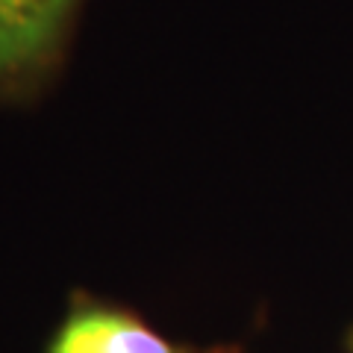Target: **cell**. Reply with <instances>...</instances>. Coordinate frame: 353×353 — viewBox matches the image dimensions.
<instances>
[{"instance_id": "obj_1", "label": "cell", "mask_w": 353, "mask_h": 353, "mask_svg": "<svg viewBox=\"0 0 353 353\" xmlns=\"http://www.w3.org/2000/svg\"><path fill=\"white\" fill-rule=\"evenodd\" d=\"M44 353H215L189 347L162 336L157 327L130 309L101 301L92 294H77L65 309L57 333Z\"/></svg>"}, {"instance_id": "obj_2", "label": "cell", "mask_w": 353, "mask_h": 353, "mask_svg": "<svg viewBox=\"0 0 353 353\" xmlns=\"http://www.w3.org/2000/svg\"><path fill=\"white\" fill-rule=\"evenodd\" d=\"M77 0H0V85L32 80L57 57Z\"/></svg>"}, {"instance_id": "obj_3", "label": "cell", "mask_w": 353, "mask_h": 353, "mask_svg": "<svg viewBox=\"0 0 353 353\" xmlns=\"http://www.w3.org/2000/svg\"><path fill=\"white\" fill-rule=\"evenodd\" d=\"M345 350H347V353H353V324H350V330L345 333Z\"/></svg>"}]
</instances>
